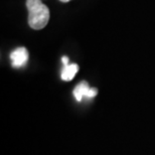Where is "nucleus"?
<instances>
[{
    "instance_id": "nucleus-1",
    "label": "nucleus",
    "mask_w": 155,
    "mask_h": 155,
    "mask_svg": "<svg viewBox=\"0 0 155 155\" xmlns=\"http://www.w3.org/2000/svg\"><path fill=\"white\" fill-rule=\"evenodd\" d=\"M28 10V25L32 29H42L49 20V9L41 0H26Z\"/></svg>"
},
{
    "instance_id": "nucleus-2",
    "label": "nucleus",
    "mask_w": 155,
    "mask_h": 155,
    "mask_svg": "<svg viewBox=\"0 0 155 155\" xmlns=\"http://www.w3.org/2000/svg\"><path fill=\"white\" fill-rule=\"evenodd\" d=\"M98 94V90L96 88H90L89 84L87 82H82L78 85L74 90V96L77 101H82L84 97L87 98H94Z\"/></svg>"
},
{
    "instance_id": "nucleus-3",
    "label": "nucleus",
    "mask_w": 155,
    "mask_h": 155,
    "mask_svg": "<svg viewBox=\"0 0 155 155\" xmlns=\"http://www.w3.org/2000/svg\"><path fill=\"white\" fill-rule=\"evenodd\" d=\"M10 61L13 68H21L28 61V51L25 48H17L10 54Z\"/></svg>"
},
{
    "instance_id": "nucleus-4",
    "label": "nucleus",
    "mask_w": 155,
    "mask_h": 155,
    "mask_svg": "<svg viewBox=\"0 0 155 155\" xmlns=\"http://www.w3.org/2000/svg\"><path fill=\"white\" fill-rule=\"evenodd\" d=\"M78 71H79V66L77 64H69L67 66H64V69L61 74V80L64 82H70L75 78Z\"/></svg>"
},
{
    "instance_id": "nucleus-5",
    "label": "nucleus",
    "mask_w": 155,
    "mask_h": 155,
    "mask_svg": "<svg viewBox=\"0 0 155 155\" xmlns=\"http://www.w3.org/2000/svg\"><path fill=\"white\" fill-rule=\"evenodd\" d=\"M61 61H63L64 66H67V64H69V58H68V57H63V58H61Z\"/></svg>"
},
{
    "instance_id": "nucleus-6",
    "label": "nucleus",
    "mask_w": 155,
    "mask_h": 155,
    "mask_svg": "<svg viewBox=\"0 0 155 155\" xmlns=\"http://www.w3.org/2000/svg\"><path fill=\"white\" fill-rule=\"evenodd\" d=\"M60 1H61V2H69V1H71V0H60Z\"/></svg>"
}]
</instances>
